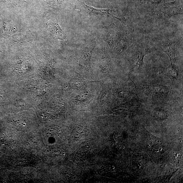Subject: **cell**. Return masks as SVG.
<instances>
[{"label": "cell", "mask_w": 183, "mask_h": 183, "mask_svg": "<svg viewBox=\"0 0 183 183\" xmlns=\"http://www.w3.org/2000/svg\"><path fill=\"white\" fill-rule=\"evenodd\" d=\"M48 30L51 34V35L53 37V38H55L63 40H66L65 34L59 24L56 23L48 25Z\"/></svg>", "instance_id": "obj_1"}, {"label": "cell", "mask_w": 183, "mask_h": 183, "mask_svg": "<svg viewBox=\"0 0 183 183\" xmlns=\"http://www.w3.org/2000/svg\"><path fill=\"white\" fill-rule=\"evenodd\" d=\"M147 52L146 50H140L135 53L132 58L131 64L133 68L140 67L143 64L144 57Z\"/></svg>", "instance_id": "obj_2"}, {"label": "cell", "mask_w": 183, "mask_h": 183, "mask_svg": "<svg viewBox=\"0 0 183 183\" xmlns=\"http://www.w3.org/2000/svg\"><path fill=\"white\" fill-rule=\"evenodd\" d=\"M165 75L172 81L176 80L179 75L178 67L174 63H171L167 69Z\"/></svg>", "instance_id": "obj_3"}, {"label": "cell", "mask_w": 183, "mask_h": 183, "mask_svg": "<svg viewBox=\"0 0 183 183\" xmlns=\"http://www.w3.org/2000/svg\"><path fill=\"white\" fill-rule=\"evenodd\" d=\"M84 4L85 7L91 14L93 13V14L97 15H101L102 16H112V15L110 13V9L95 8V7L86 5L85 3H84Z\"/></svg>", "instance_id": "obj_4"}, {"label": "cell", "mask_w": 183, "mask_h": 183, "mask_svg": "<svg viewBox=\"0 0 183 183\" xmlns=\"http://www.w3.org/2000/svg\"><path fill=\"white\" fill-rule=\"evenodd\" d=\"M165 52L169 56L172 63H174L176 57V50L173 46L171 45H167L165 49Z\"/></svg>", "instance_id": "obj_5"}, {"label": "cell", "mask_w": 183, "mask_h": 183, "mask_svg": "<svg viewBox=\"0 0 183 183\" xmlns=\"http://www.w3.org/2000/svg\"><path fill=\"white\" fill-rule=\"evenodd\" d=\"M63 155H65V153H63Z\"/></svg>", "instance_id": "obj_6"}, {"label": "cell", "mask_w": 183, "mask_h": 183, "mask_svg": "<svg viewBox=\"0 0 183 183\" xmlns=\"http://www.w3.org/2000/svg\"><path fill=\"white\" fill-rule=\"evenodd\" d=\"M23 125H24V126H25L26 125L25 124H23Z\"/></svg>", "instance_id": "obj_7"}, {"label": "cell", "mask_w": 183, "mask_h": 183, "mask_svg": "<svg viewBox=\"0 0 183 183\" xmlns=\"http://www.w3.org/2000/svg\"><path fill=\"white\" fill-rule=\"evenodd\" d=\"M58 130H60V129L59 128H58Z\"/></svg>", "instance_id": "obj_8"}, {"label": "cell", "mask_w": 183, "mask_h": 183, "mask_svg": "<svg viewBox=\"0 0 183 183\" xmlns=\"http://www.w3.org/2000/svg\"><path fill=\"white\" fill-rule=\"evenodd\" d=\"M90 151H92V150H91V149H90Z\"/></svg>", "instance_id": "obj_9"}, {"label": "cell", "mask_w": 183, "mask_h": 183, "mask_svg": "<svg viewBox=\"0 0 183 183\" xmlns=\"http://www.w3.org/2000/svg\"><path fill=\"white\" fill-rule=\"evenodd\" d=\"M12 148H14V147H13V146H12Z\"/></svg>", "instance_id": "obj_10"}, {"label": "cell", "mask_w": 183, "mask_h": 183, "mask_svg": "<svg viewBox=\"0 0 183 183\" xmlns=\"http://www.w3.org/2000/svg\"><path fill=\"white\" fill-rule=\"evenodd\" d=\"M113 169H114V167L113 166Z\"/></svg>", "instance_id": "obj_11"}, {"label": "cell", "mask_w": 183, "mask_h": 183, "mask_svg": "<svg viewBox=\"0 0 183 183\" xmlns=\"http://www.w3.org/2000/svg\"><path fill=\"white\" fill-rule=\"evenodd\" d=\"M59 132H61V131H60V130H59Z\"/></svg>", "instance_id": "obj_12"}, {"label": "cell", "mask_w": 183, "mask_h": 183, "mask_svg": "<svg viewBox=\"0 0 183 183\" xmlns=\"http://www.w3.org/2000/svg\"><path fill=\"white\" fill-rule=\"evenodd\" d=\"M58 137H59L60 136H59V135H58Z\"/></svg>", "instance_id": "obj_13"}]
</instances>
